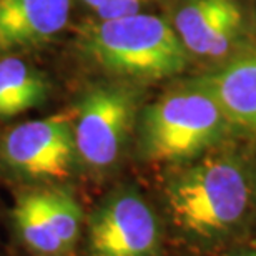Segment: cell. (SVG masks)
Here are the masks:
<instances>
[{"label": "cell", "instance_id": "6da1fadb", "mask_svg": "<svg viewBox=\"0 0 256 256\" xmlns=\"http://www.w3.org/2000/svg\"><path fill=\"white\" fill-rule=\"evenodd\" d=\"M75 48L94 68L136 85L173 78L192 64L170 20L143 12L85 22Z\"/></svg>", "mask_w": 256, "mask_h": 256}, {"label": "cell", "instance_id": "7a4b0ae2", "mask_svg": "<svg viewBox=\"0 0 256 256\" xmlns=\"http://www.w3.org/2000/svg\"><path fill=\"white\" fill-rule=\"evenodd\" d=\"M230 128L216 98L192 78L140 112L138 145L146 162L185 163L216 145Z\"/></svg>", "mask_w": 256, "mask_h": 256}, {"label": "cell", "instance_id": "3957f363", "mask_svg": "<svg viewBox=\"0 0 256 256\" xmlns=\"http://www.w3.org/2000/svg\"><path fill=\"white\" fill-rule=\"evenodd\" d=\"M166 203L176 224L188 233L213 236L228 232L246 213V173L232 156H208L168 182Z\"/></svg>", "mask_w": 256, "mask_h": 256}, {"label": "cell", "instance_id": "277c9868", "mask_svg": "<svg viewBox=\"0 0 256 256\" xmlns=\"http://www.w3.org/2000/svg\"><path fill=\"white\" fill-rule=\"evenodd\" d=\"M142 90L124 80L88 86L76 106L74 135L76 158L90 170H106L124 153L140 116Z\"/></svg>", "mask_w": 256, "mask_h": 256}, {"label": "cell", "instance_id": "5b68a950", "mask_svg": "<svg viewBox=\"0 0 256 256\" xmlns=\"http://www.w3.org/2000/svg\"><path fill=\"white\" fill-rule=\"evenodd\" d=\"M170 24L192 60L218 66L250 48L248 18L240 0H176Z\"/></svg>", "mask_w": 256, "mask_h": 256}, {"label": "cell", "instance_id": "8992f818", "mask_svg": "<svg viewBox=\"0 0 256 256\" xmlns=\"http://www.w3.org/2000/svg\"><path fill=\"white\" fill-rule=\"evenodd\" d=\"M0 155L10 170L28 180H65L76 162L74 122L65 115L24 122L7 132Z\"/></svg>", "mask_w": 256, "mask_h": 256}, {"label": "cell", "instance_id": "52a82bcc", "mask_svg": "<svg viewBox=\"0 0 256 256\" xmlns=\"http://www.w3.org/2000/svg\"><path fill=\"white\" fill-rule=\"evenodd\" d=\"M90 256H156L160 224L135 190H120L100 204L88 222Z\"/></svg>", "mask_w": 256, "mask_h": 256}, {"label": "cell", "instance_id": "ba28073f", "mask_svg": "<svg viewBox=\"0 0 256 256\" xmlns=\"http://www.w3.org/2000/svg\"><path fill=\"white\" fill-rule=\"evenodd\" d=\"M72 0H0V52L42 47L70 22Z\"/></svg>", "mask_w": 256, "mask_h": 256}, {"label": "cell", "instance_id": "9c48e42d", "mask_svg": "<svg viewBox=\"0 0 256 256\" xmlns=\"http://www.w3.org/2000/svg\"><path fill=\"white\" fill-rule=\"evenodd\" d=\"M196 78L216 98L230 126L256 133V47Z\"/></svg>", "mask_w": 256, "mask_h": 256}, {"label": "cell", "instance_id": "30bf717a", "mask_svg": "<svg viewBox=\"0 0 256 256\" xmlns=\"http://www.w3.org/2000/svg\"><path fill=\"white\" fill-rule=\"evenodd\" d=\"M44 72L18 57L0 60V118L20 115L44 105L50 95Z\"/></svg>", "mask_w": 256, "mask_h": 256}, {"label": "cell", "instance_id": "8fae6325", "mask_svg": "<svg viewBox=\"0 0 256 256\" xmlns=\"http://www.w3.org/2000/svg\"><path fill=\"white\" fill-rule=\"evenodd\" d=\"M12 214L20 238L32 252L44 256H60L66 253L57 233L50 226L40 190L20 194Z\"/></svg>", "mask_w": 256, "mask_h": 256}, {"label": "cell", "instance_id": "7c38bea8", "mask_svg": "<svg viewBox=\"0 0 256 256\" xmlns=\"http://www.w3.org/2000/svg\"><path fill=\"white\" fill-rule=\"evenodd\" d=\"M45 212L48 214L50 226L57 233L65 252H70L78 240L82 228V208L75 196L62 188H44L40 190Z\"/></svg>", "mask_w": 256, "mask_h": 256}, {"label": "cell", "instance_id": "4fadbf2b", "mask_svg": "<svg viewBox=\"0 0 256 256\" xmlns=\"http://www.w3.org/2000/svg\"><path fill=\"white\" fill-rule=\"evenodd\" d=\"M152 2L153 0H108L94 15L98 20L122 18V17H128V15L140 14Z\"/></svg>", "mask_w": 256, "mask_h": 256}, {"label": "cell", "instance_id": "5bb4252c", "mask_svg": "<svg viewBox=\"0 0 256 256\" xmlns=\"http://www.w3.org/2000/svg\"><path fill=\"white\" fill-rule=\"evenodd\" d=\"M78 2H80L82 5H84L85 8H88L90 12H94V14H95L96 10H98L104 4L108 2V0H78Z\"/></svg>", "mask_w": 256, "mask_h": 256}, {"label": "cell", "instance_id": "9a60e30c", "mask_svg": "<svg viewBox=\"0 0 256 256\" xmlns=\"http://www.w3.org/2000/svg\"><path fill=\"white\" fill-rule=\"evenodd\" d=\"M244 256H256V253H252V254H244Z\"/></svg>", "mask_w": 256, "mask_h": 256}]
</instances>
